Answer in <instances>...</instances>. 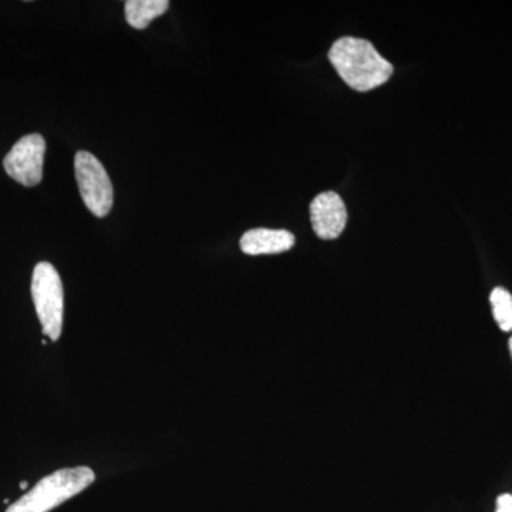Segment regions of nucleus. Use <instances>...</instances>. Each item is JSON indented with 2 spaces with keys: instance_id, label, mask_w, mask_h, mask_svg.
<instances>
[{
  "instance_id": "nucleus-1",
  "label": "nucleus",
  "mask_w": 512,
  "mask_h": 512,
  "mask_svg": "<svg viewBox=\"0 0 512 512\" xmlns=\"http://www.w3.org/2000/svg\"><path fill=\"white\" fill-rule=\"evenodd\" d=\"M330 63L357 92H369L392 77L393 66L365 39L342 37L329 50Z\"/></svg>"
},
{
  "instance_id": "nucleus-2",
  "label": "nucleus",
  "mask_w": 512,
  "mask_h": 512,
  "mask_svg": "<svg viewBox=\"0 0 512 512\" xmlns=\"http://www.w3.org/2000/svg\"><path fill=\"white\" fill-rule=\"evenodd\" d=\"M94 480L96 474L90 467L63 468L40 480L6 512H50L89 488Z\"/></svg>"
},
{
  "instance_id": "nucleus-3",
  "label": "nucleus",
  "mask_w": 512,
  "mask_h": 512,
  "mask_svg": "<svg viewBox=\"0 0 512 512\" xmlns=\"http://www.w3.org/2000/svg\"><path fill=\"white\" fill-rule=\"evenodd\" d=\"M32 298L43 333L56 342L63 330L64 291L59 272L49 262H40L33 271Z\"/></svg>"
},
{
  "instance_id": "nucleus-4",
  "label": "nucleus",
  "mask_w": 512,
  "mask_h": 512,
  "mask_svg": "<svg viewBox=\"0 0 512 512\" xmlns=\"http://www.w3.org/2000/svg\"><path fill=\"white\" fill-rule=\"evenodd\" d=\"M74 171L87 210L96 217H106L113 208L114 190L104 165L93 154L79 151L74 158Z\"/></svg>"
},
{
  "instance_id": "nucleus-5",
  "label": "nucleus",
  "mask_w": 512,
  "mask_h": 512,
  "mask_svg": "<svg viewBox=\"0 0 512 512\" xmlns=\"http://www.w3.org/2000/svg\"><path fill=\"white\" fill-rule=\"evenodd\" d=\"M46 141L40 134L20 138L6 154L3 167L10 178L25 187H36L43 178Z\"/></svg>"
},
{
  "instance_id": "nucleus-6",
  "label": "nucleus",
  "mask_w": 512,
  "mask_h": 512,
  "mask_svg": "<svg viewBox=\"0 0 512 512\" xmlns=\"http://www.w3.org/2000/svg\"><path fill=\"white\" fill-rule=\"evenodd\" d=\"M311 221L313 231L322 239L340 237L348 221L345 202L339 194L326 191L315 197L311 204Z\"/></svg>"
},
{
  "instance_id": "nucleus-7",
  "label": "nucleus",
  "mask_w": 512,
  "mask_h": 512,
  "mask_svg": "<svg viewBox=\"0 0 512 512\" xmlns=\"http://www.w3.org/2000/svg\"><path fill=\"white\" fill-rule=\"evenodd\" d=\"M239 245L247 255L282 254L295 245V237L285 229L256 228L245 232Z\"/></svg>"
},
{
  "instance_id": "nucleus-8",
  "label": "nucleus",
  "mask_w": 512,
  "mask_h": 512,
  "mask_svg": "<svg viewBox=\"0 0 512 512\" xmlns=\"http://www.w3.org/2000/svg\"><path fill=\"white\" fill-rule=\"evenodd\" d=\"M170 8L168 0H127L126 20L131 28L143 30L151 20L160 18Z\"/></svg>"
},
{
  "instance_id": "nucleus-9",
  "label": "nucleus",
  "mask_w": 512,
  "mask_h": 512,
  "mask_svg": "<svg viewBox=\"0 0 512 512\" xmlns=\"http://www.w3.org/2000/svg\"><path fill=\"white\" fill-rule=\"evenodd\" d=\"M491 308L495 322L501 330L510 332L512 330V295L507 289L495 288L490 295Z\"/></svg>"
},
{
  "instance_id": "nucleus-10",
  "label": "nucleus",
  "mask_w": 512,
  "mask_h": 512,
  "mask_svg": "<svg viewBox=\"0 0 512 512\" xmlns=\"http://www.w3.org/2000/svg\"><path fill=\"white\" fill-rule=\"evenodd\" d=\"M495 512H512V495L503 494L498 497L497 511Z\"/></svg>"
},
{
  "instance_id": "nucleus-11",
  "label": "nucleus",
  "mask_w": 512,
  "mask_h": 512,
  "mask_svg": "<svg viewBox=\"0 0 512 512\" xmlns=\"http://www.w3.org/2000/svg\"><path fill=\"white\" fill-rule=\"evenodd\" d=\"M26 487H28V483L20 484V488H23V490H25Z\"/></svg>"
},
{
  "instance_id": "nucleus-12",
  "label": "nucleus",
  "mask_w": 512,
  "mask_h": 512,
  "mask_svg": "<svg viewBox=\"0 0 512 512\" xmlns=\"http://www.w3.org/2000/svg\"><path fill=\"white\" fill-rule=\"evenodd\" d=\"M510 352H511V356H512V338L510 339Z\"/></svg>"
}]
</instances>
